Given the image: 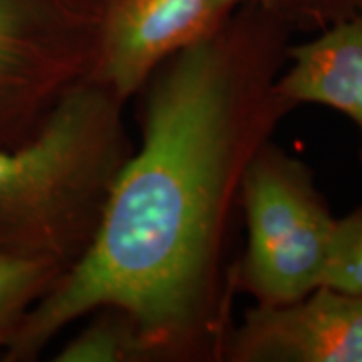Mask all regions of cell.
I'll return each instance as SVG.
<instances>
[{
	"label": "cell",
	"mask_w": 362,
	"mask_h": 362,
	"mask_svg": "<svg viewBox=\"0 0 362 362\" xmlns=\"http://www.w3.org/2000/svg\"><path fill=\"white\" fill-rule=\"evenodd\" d=\"M223 362H362V293L319 285L298 300L248 309Z\"/></svg>",
	"instance_id": "cell-6"
},
{
	"label": "cell",
	"mask_w": 362,
	"mask_h": 362,
	"mask_svg": "<svg viewBox=\"0 0 362 362\" xmlns=\"http://www.w3.org/2000/svg\"><path fill=\"white\" fill-rule=\"evenodd\" d=\"M288 27H305L315 33L339 22L362 17V0H247Z\"/></svg>",
	"instance_id": "cell-11"
},
{
	"label": "cell",
	"mask_w": 362,
	"mask_h": 362,
	"mask_svg": "<svg viewBox=\"0 0 362 362\" xmlns=\"http://www.w3.org/2000/svg\"><path fill=\"white\" fill-rule=\"evenodd\" d=\"M103 4L0 0V149L27 141L57 103L89 78Z\"/></svg>",
	"instance_id": "cell-4"
},
{
	"label": "cell",
	"mask_w": 362,
	"mask_h": 362,
	"mask_svg": "<svg viewBox=\"0 0 362 362\" xmlns=\"http://www.w3.org/2000/svg\"><path fill=\"white\" fill-rule=\"evenodd\" d=\"M57 352L56 362H148L141 337L123 310L103 307Z\"/></svg>",
	"instance_id": "cell-9"
},
{
	"label": "cell",
	"mask_w": 362,
	"mask_h": 362,
	"mask_svg": "<svg viewBox=\"0 0 362 362\" xmlns=\"http://www.w3.org/2000/svg\"><path fill=\"white\" fill-rule=\"evenodd\" d=\"M277 90L296 107L320 104L349 117L361 134L362 163V17L325 27L288 47Z\"/></svg>",
	"instance_id": "cell-7"
},
{
	"label": "cell",
	"mask_w": 362,
	"mask_h": 362,
	"mask_svg": "<svg viewBox=\"0 0 362 362\" xmlns=\"http://www.w3.org/2000/svg\"><path fill=\"white\" fill-rule=\"evenodd\" d=\"M322 285L347 293H362V206L336 218Z\"/></svg>",
	"instance_id": "cell-10"
},
{
	"label": "cell",
	"mask_w": 362,
	"mask_h": 362,
	"mask_svg": "<svg viewBox=\"0 0 362 362\" xmlns=\"http://www.w3.org/2000/svg\"><path fill=\"white\" fill-rule=\"evenodd\" d=\"M240 208L247 247L235 264L238 293L280 305L322 285L336 218L304 160L265 141L243 175Z\"/></svg>",
	"instance_id": "cell-3"
},
{
	"label": "cell",
	"mask_w": 362,
	"mask_h": 362,
	"mask_svg": "<svg viewBox=\"0 0 362 362\" xmlns=\"http://www.w3.org/2000/svg\"><path fill=\"white\" fill-rule=\"evenodd\" d=\"M285 35L252 6L149 76L139 90L141 143L96 237L29 310L4 362L37 359L62 329L103 307L133 320L148 362H223L243 175L296 110L277 90Z\"/></svg>",
	"instance_id": "cell-1"
},
{
	"label": "cell",
	"mask_w": 362,
	"mask_h": 362,
	"mask_svg": "<svg viewBox=\"0 0 362 362\" xmlns=\"http://www.w3.org/2000/svg\"><path fill=\"white\" fill-rule=\"evenodd\" d=\"M64 275L47 260L0 252V349L12 341L29 310Z\"/></svg>",
	"instance_id": "cell-8"
},
{
	"label": "cell",
	"mask_w": 362,
	"mask_h": 362,
	"mask_svg": "<svg viewBox=\"0 0 362 362\" xmlns=\"http://www.w3.org/2000/svg\"><path fill=\"white\" fill-rule=\"evenodd\" d=\"M124 106L89 76L33 138L0 149V252L52 262L64 274L83 259L134 151Z\"/></svg>",
	"instance_id": "cell-2"
},
{
	"label": "cell",
	"mask_w": 362,
	"mask_h": 362,
	"mask_svg": "<svg viewBox=\"0 0 362 362\" xmlns=\"http://www.w3.org/2000/svg\"><path fill=\"white\" fill-rule=\"evenodd\" d=\"M247 0H104L90 78L128 103L181 49L215 33Z\"/></svg>",
	"instance_id": "cell-5"
}]
</instances>
